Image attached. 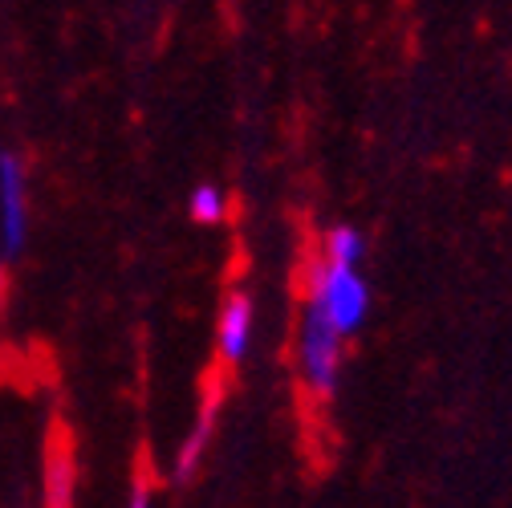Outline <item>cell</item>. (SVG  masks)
I'll list each match as a JSON object with an SVG mask.
<instances>
[{"label": "cell", "instance_id": "cell-6", "mask_svg": "<svg viewBox=\"0 0 512 508\" xmlns=\"http://www.w3.org/2000/svg\"><path fill=\"white\" fill-rule=\"evenodd\" d=\"M74 500V460L66 452H53L45 464V504H70Z\"/></svg>", "mask_w": 512, "mask_h": 508}, {"label": "cell", "instance_id": "cell-2", "mask_svg": "<svg viewBox=\"0 0 512 508\" xmlns=\"http://www.w3.org/2000/svg\"><path fill=\"white\" fill-rule=\"evenodd\" d=\"M29 220H33L29 163L13 147H0V240H5L9 257H17L29 244Z\"/></svg>", "mask_w": 512, "mask_h": 508}, {"label": "cell", "instance_id": "cell-8", "mask_svg": "<svg viewBox=\"0 0 512 508\" xmlns=\"http://www.w3.org/2000/svg\"><path fill=\"white\" fill-rule=\"evenodd\" d=\"M362 248H366V240L354 228H334L330 240H326V257L338 261V265H358L362 261Z\"/></svg>", "mask_w": 512, "mask_h": 508}, {"label": "cell", "instance_id": "cell-9", "mask_svg": "<svg viewBox=\"0 0 512 508\" xmlns=\"http://www.w3.org/2000/svg\"><path fill=\"white\" fill-rule=\"evenodd\" d=\"M5 289H9V248L0 240V301H5Z\"/></svg>", "mask_w": 512, "mask_h": 508}, {"label": "cell", "instance_id": "cell-4", "mask_svg": "<svg viewBox=\"0 0 512 508\" xmlns=\"http://www.w3.org/2000/svg\"><path fill=\"white\" fill-rule=\"evenodd\" d=\"M248 342H252V301L244 293H232L216 317V350L224 354V362H240L248 354Z\"/></svg>", "mask_w": 512, "mask_h": 508}, {"label": "cell", "instance_id": "cell-5", "mask_svg": "<svg viewBox=\"0 0 512 508\" xmlns=\"http://www.w3.org/2000/svg\"><path fill=\"white\" fill-rule=\"evenodd\" d=\"M208 435H212V411L200 415V423H196V431H191V439L179 448V460H175V484H187L191 476H196L200 456H204V448H208Z\"/></svg>", "mask_w": 512, "mask_h": 508}, {"label": "cell", "instance_id": "cell-7", "mask_svg": "<svg viewBox=\"0 0 512 508\" xmlns=\"http://www.w3.org/2000/svg\"><path fill=\"white\" fill-rule=\"evenodd\" d=\"M187 212H191L196 224H220L224 212H228V200H224V192L216 183H200L196 192H191V200H187Z\"/></svg>", "mask_w": 512, "mask_h": 508}, {"label": "cell", "instance_id": "cell-3", "mask_svg": "<svg viewBox=\"0 0 512 508\" xmlns=\"http://www.w3.org/2000/svg\"><path fill=\"white\" fill-rule=\"evenodd\" d=\"M301 358H305V374L313 391L330 395L338 387V366H342V334L334 330V322L326 317L322 305H309L305 313V330H301Z\"/></svg>", "mask_w": 512, "mask_h": 508}, {"label": "cell", "instance_id": "cell-1", "mask_svg": "<svg viewBox=\"0 0 512 508\" xmlns=\"http://www.w3.org/2000/svg\"><path fill=\"white\" fill-rule=\"evenodd\" d=\"M313 301L326 309V317L334 322V330L342 338L354 334L366 322V313H370V289H366V281L354 273V265H338V261H330L326 269H317V277H313Z\"/></svg>", "mask_w": 512, "mask_h": 508}]
</instances>
